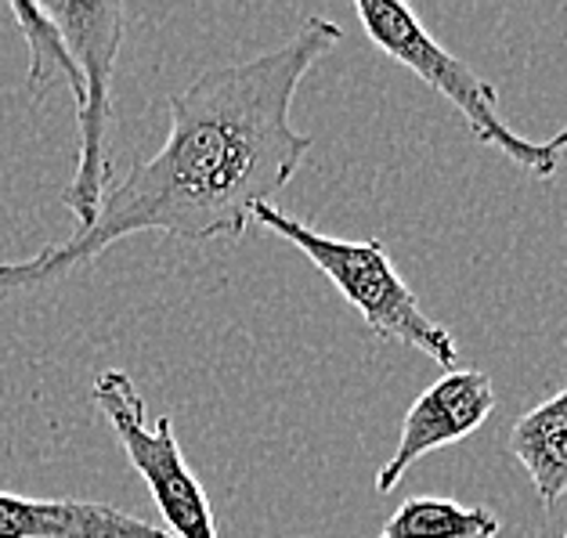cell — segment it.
<instances>
[{
    "label": "cell",
    "instance_id": "5b68a950",
    "mask_svg": "<svg viewBox=\"0 0 567 538\" xmlns=\"http://www.w3.org/2000/svg\"><path fill=\"white\" fill-rule=\"evenodd\" d=\"M91 397L105 423L113 426L137 477L148 485L152 503L167 520V531L174 538H217L210 499H206L199 477L192 474L185 452L177 445L174 420H148L145 397L123 369L99 372L91 383Z\"/></svg>",
    "mask_w": 567,
    "mask_h": 538
},
{
    "label": "cell",
    "instance_id": "3957f363",
    "mask_svg": "<svg viewBox=\"0 0 567 538\" xmlns=\"http://www.w3.org/2000/svg\"><path fill=\"white\" fill-rule=\"evenodd\" d=\"M354 15L386 59L405 65L412 76H420L426 87L455 105V113L466 120L470 134L481 145L499 148L517 170L538 182L557 174L560 159L567 156V127L549 142H528L514 127H506L499 116V91L481 80L463 59L441 48L412 8L394 4V0H358Z\"/></svg>",
    "mask_w": 567,
    "mask_h": 538
},
{
    "label": "cell",
    "instance_id": "30bf717a",
    "mask_svg": "<svg viewBox=\"0 0 567 538\" xmlns=\"http://www.w3.org/2000/svg\"><path fill=\"white\" fill-rule=\"evenodd\" d=\"M11 19L19 22V33L30 51V73H25V87L33 94H44L54 84H65L73 91L76 108L84 105V73H80L76 59L69 54L65 40L44 15V4H30V0H11Z\"/></svg>",
    "mask_w": 567,
    "mask_h": 538
},
{
    "label": "cell",
    "instance_id": "8992f818",
    "mask_svg": "<svg viewBox=\"0 0 567 538\" xmlns=\"http://www.w3.org/2000/svg\"><path fill=\"white\" fill-rule=\"evenodd\" d=\"M495 412V383L488 372L481 369H449L445 376L434 380L416 402L409 405L405 420H401L398 448L380 466L377 492L386 495L401 485L412 466L423 455L437 448L460 445L470 434H477L488 416Z\"/></svg>",
    "mask_w": 567,
    "mask_h": 538
},
{
    "label": "cell",
    "instance_id": "6da1fadb",
    "mask_svg": "<svg viewBox=\"0 0 567 538\" xmlns=\"http://www.w3.org/2000/svg\"><path fill=\"white\" fill-rule=\"evenodd\" d=\"M340 40L333 19L311 15L282 44L214 65L174 91L163 148L105 192L87 228L25 260H4L0 297L62 282L142 231L185 242L243 239L257 206L279 196L308 159L315 142L289 123V108L303 76Z\"/></svg>",
    "mask_w": 567,
    "mask_h": 538
},
{
    "label": "cell",
    "instance_id": "ba28073f",
    "mask_svg": "<svg viewBox=\"0 0 567 538\" xmlns=\"http://www.w3.org/2000/svg\"><path fill=\"white\" fill-rule=\"evenodd\" d=\"M509 452L532 477L546 509L567 495V387L509 426Z\"/></svg>",
    "mask_w": 567,
    "mask_h": 538
},
{
    "label": "cell",
    "instance_id": "9c48e42d",
    "mask_svg": "<svg viewBox=\"0 0 567 538\" xmlns=\"http://www.w3.org/2000/svg\"><path fill=\"white\" fill-rule=\"evenodd\" d=\"M503 524L492 509L463 506L455 499H405L377 538H499Z\"/></svg>",
    "mask_w": 567,
    "mask_h": 538
},
{
    "label": "cell",
    "instance_id": "7a4b0ae2",
    "mask_svg": "<svg viewBox=\"0 0 567 538\" xmlns=\"http://www.w3.org/2000/svg\"><path fill=\"white\" fill-rule=\"evenodd\" d=\"M250 225H260L282 242L311 260V265L337 286V293L362 314V322L372 329V337L383 343H405V348L426 354L441 369H455L460 362V343L445 325L434 322L420 308L416 293L401 279L391 254L380 239H333L326 231H315L303 220L282 214L279 206H257Z\"/></svg>",
    "mask_w": 567,
    "mask_h": 538
},
{
    "label": "cell",
    "instance_id": "52a82bcc",
    "mask_svg": "<svg viewBox=\"0 0 567 538\" xmlns=\"http://www.w3.org/2000/svg\"><path fill=\"white\" fill-rule=\"evenodd\" d=\"M0 538H174L113 503L25 499L0 492Z\"/></svg>",
    "mask_w": 567,
    "mask_h": 538
},
{
    "label": "cell",
    "instance_id": "277c9868",
    "mask_svg": "<svg viewBox=\"0 0 567 538\" xmlns=\"http://www.w3.org/2000/svg\"><path fill=\"white\" fill-rule=\"evenodd\" d=\"M44 15L59 25L69 54L84 73V105L76 108L80 156L73 185L65 188V210L76 217V228H87L99 203L109 192V120H113V76L123 44V4H76L54 0L44 4Z\"/></svg>",
    "mask_w": 567,
    "mask_h": 538
}]
</instances>
